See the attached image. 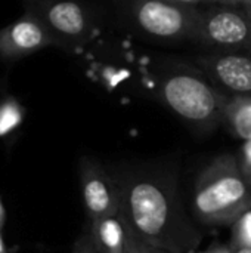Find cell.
Here are the masks:
<instances>
[{"label": "cell", "mask_w": 251, "mask_h": 253, "mask_svg": "<svg viewBox=\"0 0 251 253\" xmlns=\"http://www.w3.org/2000/svg\"><path fill=\"white\" fill-rule=\"evenodd\" d=\"M250 3H251V0H250Z\"/></svg>", "instance_id": "23"}, {"label": "cell", "mask_w": 251, "mask_h": 253, "mask_svg": "<svg viewBox=\"0 0 251 253\" xmlns=\"http://www.w3.org/2000/svg\"><path fill=\"white\" fill-rule=\"evenodd\" d=\"M178 4H183V6H197L201 7L203 4L209 6V4H220V3H226V4H238L235 0H169Z\"/></svg>", "instance_id": "17"}, {"label": "cell", "mask_w": 251, "mask_h": 253, "mask_svg": "<svg viewBox=\"0 0 251 253\" xmlns=\"http://www.w3.org/2000/svg\"><path fill=\"white\" fill-rule=\"evenodd\" d=\"M237 3H250V0H235Z\"/></svg>", "instance_id": "22"}, {"label": "cell", "mask_w": 251, "mask_h": 253, "mask_svg": "<svg viewBox=\"0 0 251 253\" xmlns=\"http://www.w3.org/2000/svg\"><path fill=\"white\" fill-rule=\"evenodd\" d=\"M158 93L175 114L203 130L222 123L229 98L216 89L201 71L186 65L169 70L160 80Z\"/></svg>", "instance_id": "3"}, {"label": "cell", "mask_w": 251, "mask_h": 253, "mask_svg": "<svg viewBox=\"0 0 251 253\" xmlns=\"http://www.w3.org/2000/svg\"><path fill=\"white\" fill-rule=\"evenodd\" d=\"M231 227L229 246L232 249H251V209L246 211Z\"/></svg>", "instance_id": "13"}, {"label": "cell", "mask_w": 251, "mask_h": 253, "mask_svg": "<svg viewBox=\"0 0 251 253\" xmlns=\"http://www.w3.org/2000/svg\"><path fill=\"white\" fill-rule=\"evenodd\" d=\"M241 172L246 178V181L250 184L251 187V141H244V145L237 156Z\"/></svg>", "instance_id": "16"}, {"label": "cell", "mask_w": 251, "mask_h": 253, "mask_svg": "<svg viewBox=\"0 0 251 253\" xmlns=\"http://www.w3.org/2000/svg\"><path fill=\"white\" fill-rule=\"evenodd\" d=\"M24 119V108L21 104L12 98L7 96L0 102V138L7 136L13 130H16Z\"/></svg>", "instance_id": "12"}, {"label": "cell", "mask_w": 251, "mask_h": 253, "mask_svg": "<svg viewBox=\"0 0 251 253\" xmlns=\"http://www.w3.org/2000/svg\"><path fill=\"white\" fill-rule=\"evenodd\" d=\"M0 253H10L9 249L6 248L4 242H3V237H1V233H0Z\"/></svg>", "instance_id": "20"}, {"label": "cell", "mask_w": 251, "mask_h": 253, "mask_svg": "<svg viewBox=\"0 0 251 253\" xmlns=\"http://www.w3.org/2000/svg\"><path fill=\"white\" fill-rule=\"evenodd\" d=\"M4 221H6V212H4L3 203L0 202V230H1V227L4 225Z\"/></svg>", "instance_id": "19"}, {"label": "cell", "mask_w": 251, "mask_h": 253, "mask_svg": "<svg viewBox=\"0 0 251 253\" xmlns=\"http://www.w3.org/2000/svg\"><path fill=\"white\" fill-rule=\"evenodd\" d=\"M222 123L237 138L251 141V96L228 98Z\"/></svg>", "instance_id": "11"}, {"label": "cell", "mask_w": 251, "mask_h": 253, "mask_svg": "<svg viewBox=\"0 0 251 253\" xmlns=\"http://www.w3.org/2000/svg\"><path fill=\"white\" fill-rule=\"evenodd\" d=\"M132 12L138 27L152 37L192 42L201 7L169 0H135Z\"/></svg>", "instance_id": "6"}, {"label": "cell", "mask_w": 251, "mask_h": 253, "mask_svg": "<svg viewBox=\"0 0 251 253\" xmlns=\"http://www.w3.org/2000/svg\"><path fill=\"white\" fill-rule=\"evenodd\" d=\"M197 62L200 71L223 95L251 96V50H215Z\"/></svg>", "instance_id": "7"}, {"label": "cell", "mask_w": 251, "mask_h": 253, "mask_svg": "<svg viewBox=\"0 0 251 253\" xmlns=\"http://www.w3.org/2000/svg\"><path fill=\"white\" fill-rule=\"evenodd\" d=\"M50 46H56L53 36L31 12L25 10L21 18L0 28V59L3 61H19Z\"/></svg>", "instance_id": "9"}, {"label": "cell", "mask_w": 251, "mask_h": 253, "mask_svg": "<svg viewBox=\"0 0 251 253\" xmlns=\"http://www.w3.org/2000/svg\"><path fill=\"white\" fill-rule=\"evenodd\" d=\"M120 216L146 243L170 253H195L204 233L188 215L176 170L141 166L117 170Z\"/></svg>", "instance_id": "1"}, {"label": "cell", "mask_w": 251, "mask_h": 253, "mask_svg": "<svg viewBox=\"0 0 251 253\" xmlns=\"http://www.w3.org/2000/svg\"><path fill=\"white\" fill-rule=\"evenodd\" d=\"M81 196L89 221L120 215V193L117 182L98 160L81 157L78 163Z\"/></svg>", "instance_id": "8"}, {"label": "cell", "mask_w": 251, "mask_h": 253, "mask_svg": "<svg viewBox=\"0 0 251 253\" xmlns=\"http://www.w3.org/2000/svg\"><path fill=\"white\" fill-rule=\"evenodd\" d=\"M89 228L99 253H124L126 231L120 215L92 221Z\"/></svg>", "instance_id": "10"}, {"label": "cell", "mask_w": 251, "mask_h": 253, "mask_svg": "<svg viewBox=\"0 0 251 253\" xmlns=\"http://www.w3.org/2000/svg\"><path fill=\"white\" fill-rule=\"evenodd\" d=\"M249 209L251 187L241 172L237 156H217L195 179L192 194L195 219L209 227L232 225Z\"/></svg>", "instance_id": "2"}, {"label": "cell", "mask_w": 251, "mask_h": 253, "mask_svg": "<svg viewBox=\"0 0 251 253\" xmlns=\"http://www.w3.org/2000/svg\"><path fill=\"white\" fill-rule=\"evenodd\" d=\"M195 253H234V249L229 245H225V243H220V242H213L206 251Z\"/></svg>", "instance_id": "18"}, {"label": "cell", "mask_w": 251, "mask_h": 253, "mask_svg": "<svg viewBox=\"0 0 251 253\" xmlns=\"http://www.w3.org/2000/svg\"><path fill=\"white\" fill-rule=\"evenodd\" d=\"M71 253H99L95 242H93L90 228H87L86 231H83L78 236V239L74 242V246H72Z\"/></svg>", "instance_id": "15"}, {"label": "cell", "mask_w": 251, "mask_h": 253, "mask_svg": "<svg viewBox=\"0 0 251 253\" xmlns=\"http://www.w3.org/2000/svg\"><path fill=\"white\" fill-rule=\"evenodd\" d=\"M121 218V216H120ZM123 225H124V231H126V249L124 253H170L164 249L155 248L146 242H143L133 230L132 227L121 218Z\"/></svg>", "instance_id": "14"}, {"label": "cell", "mask_w": 251, "mask_h": 253, "mask_svg": "<svg viewBox=\"0 0 251 253\" xmlns=\"http://www.w3.org/2000/svg\"><path fill=\"white\" fill-rule=\"evenodd\" d=\"M24 7L46 25L59 47L78 49L95 36L92 13L80 0H24Z\"/></svg>", "instance_id": "5"}, {"label": "cell", "mask_w": 251, "mask_h": 253, "mask_svg": "<svg viewBox=\"0 0 251 253\" xmlns=\"http://www.w3.org/2000/svg\"><path fill=\"white\" fill-rule=\"evenodd\" d=\"M192 42L215 50H251V3L201 6Z\"/></svg>", "instance_id": "4"}, {"label": "cell", "mask_w": 251, "mask_h": 253, "mask_svg": "<svg viewBox=\"0 0 251 253\" xmlns=\"http://www.w3.org/2000/svg\"><path fill=\"white\" fill-rule=\"evenodd\" d=\"M234 253H251V249L243 248V249H234Z\"/></svg>", "instance_id": "21"}]
</instances>
